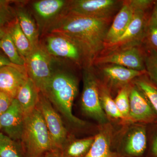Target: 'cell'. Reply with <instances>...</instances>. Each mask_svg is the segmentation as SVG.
Segmentation results:
<instances>
[{"label":"cell","mask_w":157,"mask_h":157,"mask_svg":"<svg viewBox=\"0 0 157 157\" xmlns=\"http://www.w3.org/2000/svg\"><path fill=\"white\" fill-rule=\"evenodd\" d=\"M110 20L97 19L64 12L46 26V33L60 34L77 46L85 67L93 66L103 51Z\"/></svg>","instance_id":"cell-1"},{"label":"cell","mask_w":157,"mask_h":157,"mask_svg":"<svg viewBox=\"0 0 157 157\" xmlns=\"http://www.w3.org/2000/svg\"><path fill=\"white\" fill-rule=\"evenodd\" d=\"M78 91V82L70 73L54 72L52 77L41 92L69 122L76 125H84L85 122L73 115L74 99Z\"/></svg>","instance_id":"cell-2"},{"label":"cell","mask_w":157,"mask_h":157,"mask_svg":"<svg viewBox=\"0 0 157 157\" xmlns=\"http://www.w3.org/2000/svg\"><path fill=\"white\" fill-rule=\"evenodd\" d=\"M21 140V147L27 157H39L56 149L37 106L25 116Z\"/></svg>","instance_id":"cell-3"},{"label":"cell","mask_w":157,"mask_h":157,"mask_svg":"<svg viewBox=\"0 0 157 157\" xmlns=\"http://www.w3.org/2000/svg\"><path fill=\"white\" fill-rule=\"evenodd\" d=\"M132 7L134 14L126 30L115 42L105 46L101 54L119 48L143 45L152 9L146 10Z\"/></svg>","instance_id":"cell-4"},{"label":"cell","mask_w":157,"mask_h":157,"mask_svg":"<svg viewBox=\"0 0 157 157\" xmlns=\"http://www.w3.org/2000/svg\"><path fill=\"white\" fill-rule=\"evenodd\" d=\"M52 57L41 42L32 48L25 59V67L29 77L40 92L48 84L54 72L52 69Z\"/></svg>","instance_id":"cell-5"},{"label":"cell","mask_w":157,"mask_h":157,"mask_svg":"<svg viewBox=\"0 0 157 157\" xmlns=\"http://www.w3.org/2000/svg\"><path fill=\"white\" fill-rule=\"evenodd\" d=\"M83 90L81 106L85 114L101 123L107 122L106 113L101 105L99 83L93 66L86 67L83 71Z\"/></svg>","instance_id":"cell-6"},{"label":"cell","mask_w":157,"mask_h":157,"mask_svg":"<svg viewBox=\"0 0 157 157\" xmlns=\"http://www.w3.org/2000/svg\"><path fill=\"white\" fill-rule=\"evenodd\" d=\"M116 65L137 71L146 72L143 45L116 49L101 54L93 66Z\"/></svg>","instance_id":"cell-7"},{"label":"cell","mask_w":157,"mask_h":157,"mask_svg":"<svg viewBox=\"0 0 157 157\" xmlns=\"http://www.w3.org/2000/svg\"><path fill=\"white\" fill-rule=\"evenodd\" d=\"M120 3L116 0L69 1L65 11L97 19L111 20Z\"/></svg>","instance_id":"cell-8"},{"label":"cell","mask_w":157,"mask_h":157,"mask_svg":"<svg viewBox=\"0 0 157 157\" xmlns=\"http://www.w3.org/2000/svg\"><path fill=\"white\" fill-rule=\"evenodd\" d=\"M37 107L42 113L56 149L61 150L67 140V132L60 116L48 98L40 92Z\"/></svg>","instance_id":"cell-9"},{"label":"cell","mask_w":157,"mask_h":157,"mask_svg":"<svg viewBox=\"0 0 157 157\" xmlns=\"http://www.w3.org/2000/svg\"><path fill=\"white\" fill-rule=\"evenodd\" d=\"M52 57L72 61L79 66L85 67L84 59L77 46L67 38L54 33H47L45 44H42Z\"/></svg>","instance_id":"cell-10"},{"label":"cell","mask_w":157,"mask_h":157,"mask_svg":"<svg viewBox=\"0 0 157 157\" xmlns=\"http://www.w3.org/2000/svg\"><path fill=\"white\" fill-rule=\"evenodd\" d=\"M128 118L134 121L151 122L156 114L151 104L143 93L135 85L130 87Z\"/></svg>","instance_id":"cell-11"},{"label":"cell","mask_w":157,"mask_h":157,"mask_svg":"<svg viewBox=\"0 0 157 157\" xmlns=\"http://www.w3.org/2000/svg\"><path fill=\"white\" fill-rule=\"evenodd\" d=\"M28 77L25 66L0 68V92L15 99L20 88Z\"/></svg>","instance_id":"cell-12"},{"label":"cell","mask_w":157,"mask_h":157,"mask_svg":"<svg viewBox=\"0 0 157 157\" xmlns=\"http://www.w3.org/2000/svg\"><path fill=\"white\" fill-rule=\"evenodd\" d=\"M25 118L18 102L14 99L8 110L0 116L2 128L11 139L21 140Z\"/></svg>","instance_id":"cell-13"},{"label":"cell","mask_w":157,"mask_h":157,"mask_svg":"<svg viewBox=\"0 0 157 157\" xmlns=\"http://www.w3.org/2000/svg\"><path fill=\"white\" fill-rule=\"evenodd\" d=\"M133 14L134 10L129 1H123L121 7L107 31L104 47L115 42L122 36L132 21Z\"/></svg>","instance_id":"cell-14"},{"label":"cell","mask_w":157,"mask_h":157,"mask_svg":"<svg viewBox=\"0 0 157 157\" xmlns=\"http://www.w3.org/2000/svg\"><path fill=\"white\" fill-rule=\"evenodd\" d=\"M110 84L122 88L128 85L134 79L146 73V72L137 71L116 65H105L98 66Z\"/></svg>","instance_id":"cell-15"},{"label":"cell","mask_w":157,"mask_h":157,"mask_svg":"<svg viewBox=\"0 0 157 157\" xmlns=\"http://www.w3.org/2000/svg\"><path fill=\"white\" fill-rule=\"evenodd\" d=\"M68 2L64 0H41L35 2L33 6L37 16L47 23L46 26L64 12Z\"/></svg>","instance_id":"cell-16"},{"label":"cell","mask_w":157,"mask_h":157,"mask_svg":"<svg viewBox=\"0 0 157 157\" xmlns=\"http://www.w3.org/2000/svg\"><path fill=\"white\" fill-rule=\"evenodd\" d=\"M40 93V90L29 77L20 88L15 99L25 115H27L36 108Z\"/></svg>","instance_id":"cell-17"},{"label":"cell","mask_w":157,"mask_h":157,"mask_svg":"<svg viewBox=\"0 0 157 157\" xmlns=\"http://www.w3.org/2000/svg\"><path fill=\"white\" fill-rule=\"evenodd\" d=\"M16 14L21 28L29 39L32 49L40 42L36 25L30 14L24 9H18Z\"/></svg>","instance_id":"cell-18"},{"label":"cell","mask_w":157,"mask_h":157,"mask_svg":"<svg viewBox=\"0 0 157 157\" xmlns=\"http://www.w3.org/2000/svg\"><path fill=\"white\" fill-rule=\"evenodd\" d=\"M147 137L145 129L138 127L131 132L125 147V151L130 155H142L146 148Z\"/></svg>","instance_id":"cell-19"},{"label":"cell","mask_w":157,"mask_h":157,"mask_svg":"<svg viewBox=\"0 0 157 157\" xmlns=\"http://www.w3.org/2000/svg\"><path fill=\"white\" fill-rule=\"evenodd\" d=\"M7 29L20 55L25 60L32 48L29 39L21 28L17 17L10 23Z\"/></svg>","instance_id":"cell-20"},{"label":"cell","mask_w":157,"mask_h":157,"mask_svg":"<svg viewBox=\"0 0 157 157\" xmlns=\"http://www.w3.org/2000/svg\"><path fill=\"white\" fill-rule=\"evenodd\" d=\"M94 137L76 140L65 144L61 150L64 157H83L89 150Z\"/></svg>","instance_id":"cell-21"},{"label":"cell","mask_w":157,"mask_h":157,"mask_svg":"<svg viewBox=\"0 0 157 157\" xmlns=\"http://www.w3.org/2000/svg\"><path fill=\"white\" fill-rule=\"evenodd\" d=\"M135 85L143 93L151 104L157 117V86L149 78L147 74L135 79Z\"/></svg>","instance_id":"cell-22"},{"label":"cell","mask_w":157,"mask_h":157,"mask_svg":"<svg viewBox=\"0 0 157 157\" xmlns=\"http://www.w3.org/2000/svg\"><path fill=\"white\" fill-rule=\"evenodd\" d=\"M111 155L109 138L101 132L94 137L90 148L83 157H111Z\"/></svg>","instance_id":"cell-23"},{"label":"cell","mask_w":157,"mask_h":157,"mask_svg":"<svg viewBox=\"0 0 157 157\" xmlns=\"http://www.w3.org/2000/svg\"><path fill=\"white\" fill-rule=\"evenodd\" d=\"M0 48L5 52L12 63L18 66H25V60L20 55L8 31L5 36L0 39Z\"/></svg>","instance_id":"cell-24"},{"label":"cell","mask_w":157,"mask_h":157,"mask_svg":"<svg viewBox=\"0 0 157 157\" xmlns=\"http://www.w3.org/2000/svg\"><path fill=\"white\" fill-rule=\"evenodd\" d=\"M99 86L101 105L106 115L115 118L124 119L114 100L111 98L108 89L103 85L99 84Z\"/></svg>","instance_id":"cell-25"},{"label":"cell","mask_w":157,"mask_h":157,"mask_svg":"<svg viewBox=\"0 0 157 157\" xmlns=\"http://www.w3.org/2000/svg\"><path fill=\"white\" fill-rule=\"evenodd\" d=\"M144 48L147 75L157 86V52L145 45Z\"/></svg>","instance_id":"cell-26"},{"label":"cell","mask_w":157,"mask_h":157,"mask_svg":"<svg viewBox=\"0 0 157 157\" xmlns=\"http://www.w3.org/2000/svg\"><path fill=\"white\" fill-rule=\"evenodd\" d=\"M0 157H23L22 151L17 146L13 139L1 133H0Z\"/></svg>","instance_id":"cell-27"},{"label":"cell","mask_w":157,"mask_h":157,"mask_svg":"<svg viewBox=\"0 0 157 157\" xmlns=\"http://www.w3.org/2000/svg\"><path fill=\"white\" fill-rule=\"evenodd\" d=\"M130 86L128 85L121 88L114 100L118 109L124 118H128L130 109Z\"/></svg>","instance_id":"cell-28"},{"label":"cell","mask_w":157,"mask_h":157,"mask_svg":"<svg viewBox=\"0 0 157 157\" xmlns=\"http://www.w3.org/2000/svg\"><path fill=\"white\" fill-rule=\"evenodd\" d=\"M144 45L157 52V23L149 20Z\"/></svg>","instance_id":"cell-29"},{"label":"cell","mask_w":157,"mask_h":157,"mask_svg":"<svg viewBox=\"0 0 157 157\" xmlns=\"http://www.w3.org/2000/svg\"><path fill=\"white\" fill-rule=\"evenodd\" d=\"M14 99L0 92V116L8 110Z\"/></svg>","instance_id":"cell-30"},{"label":"cell","mask_w":157,"mask_h":157,"mask_svg":"<svg viewBox=\"0 0 157 157\" xmlns=\"http://www.w3.org/2000/svg\"><path fill=\"white\" fill-rule=\"evenodd\" d=\"M13 17L9 8L0 10V27H2L6 24L11 22Z\"/></svg>","instance_id":"cell-31"},{"label":"cell","mask_w":157,"mask_h":157,"mask_svg":"<svg viewBox=\"0 0 157 157\" xmlns=\"http://www.w3.org/2000/svg\"><path fill=\"white\" fill-rule=\"evenodd\" d=\"M39 157H64L61 150L55 149L46 153Z\"/></svg>","instance_id":"cell-32"},{"label":"cell","mask_w":157,"mask_h":157,"mask_svg":"<svg viewBox=\"0 0 157 157\" xmlns=\"http://www.w3.org/2000/svg\"><path fill=\"white\" fill-rule=\"evenodd\" d=\"M17 66L18 65H14V64L12 63L8 58L0 54V68L5 67V66L15 67V66Z\"/></svg>","instance_id":"cell-33"},{"label":"cell","mask_w":157,"mask_h":157,"mask_svg":"<svg viewBox=\"0 0 157 157\" xmlns=\"http://www.w3.org/2000/svg\"><path fill=\"white\" fill-rule=\"evenodd\" d=\"M150 20L157 23V1H155Z\"/></svg>","instance_id":"cell-34"},{"label":"cell","mask_w":157,"mask_h":157,"mask_svg":"<svg viewBox=\"0 0 157 157\" xmlns=\"http://www.w3.org/2000/svg\"><path fill=\"white\" fill-rule=\"evenodd\" d=\"M152 152L155 156L157 157V135L155 137L152 144Z\"/></svg>","instance_id":"cell-35"},{"label":"cell","mask_w":157,"mask_h":157,"mask_svg":"<svg viewBox=\"0 0 157 157\" xmlns=\"http://www.w3.org/2000/svg\"><path fill=\"white\" fill-rule=\"evenodd\" d=\"M10 2V1L0 0V10L9 8V4Z\"/></svg>","instance_id":"cell-36"},{"label":"cell","mask_w":157,"mask_h":157,"mask_svg":"<svg viewBox=\"0 0 157 157\" xmlns=\"http://www.w3.org/2000/svg\"><path fill=\"white\" fill-rule=\"evenodd\" d=\"M7 28H5L4 27H0V39L5 36L7 33Z\"/></svg>","instance_id":"cell-37"},{"label":"cell","mask_w":157,"mask_h":157,"mask_svg":"<svg viewBox=\"0 0 157 157\" xmlns=\"http://www.w3.org/2000/svg\"><path fill=\"white\" fill-rule=\"evenodd\" d=\"M2 128V126H1V122H0V129Z\"/></svg>","instance_id":"cell-38"}]
</instances>
